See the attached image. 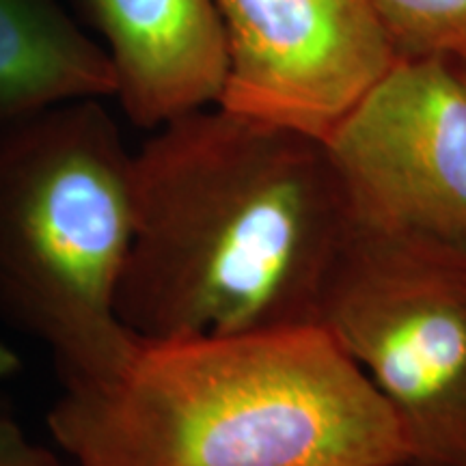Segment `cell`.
I'll use <instances>...</instances> for the list:
<instances>
[{
	"instance_id": "cell-1",
	"label": "cell",
	"mask_w": 466,
	"mask_h": 466,
	"mask_svg": "<svg viewBox=\"0 0 466 466\" xmlns=\"http://www.w3.org/2000/svg\"><path fill=\"white\" fill-rule=\"evenodd\" d=\"M352 217L324 141L220 106L134 154L116 318L137 337L318 324Z\"/></svg>"
},
{
	"instance_id": "cell-2",
	"label": "cell",
	"mask_w": 466,
	"mask_h": 466,
	"mask_svg": "<svg viewBox=\"0 0 466 466\" xmlns=\"http://www.w3.org/2000/svg\"><path fill=\"white\" fill-rule=\"evenodd\" d=\"M48 430L76 466H408L404 432L319 324L137 337L66 380Z\"/></svg>"
},
{
	"instance_id": "cell-3",
	"label": "cell",
	"mask_w": 466,
	"mask_h": 466,
	"mask_svg": "<svg viewBox=\"0 0 466 466\" xmlns=\"http://www.w3.org/2000/svg\"><path fill=\"white\" fill-rule=\"evenodd\" d=\"M134 229V154L102 100L0 119V319L46 343L61 380L134 346L116 289Z\"/></svg>"
},
{
	"instance_id": "cell-4",
	"label": "cell",
	"mask_w": 466,
	"mask_h": 466,
	"mask_svg": "<svg viewBox=\"0 0 466 466\" xmlns=\"http://www.w3.org/2000/svg\"><path fill=\"white\" fill-rule=\"evenodd\" d=\"M318 324L393 410L408 466H466V250L352 220Z\"/></svg>"
},
{
	"instance_id": "cell-5",
	"label": "cell",
	"mask_w": 466,
	"mask_h": 466,
	"mask_svg": "<svg viewBox=\"0 0 466 466\" xmlns=\"http://www.w3.org/2000/svg\"><path fill=\"white\" fill-rule=\"evenodd\" d=\"M354 223L466 250V78L398 58L324 138Z\"/></svg>"
},
{
	"instance_id": "cell-6",
	"label": "cell",
	"mask_w": 466,
	"mask_h": 466,
	"mask_svg": "<svg viewBox=\"0 0 466 466\" xmlns=\"http://www.w3.org/2000/svg\"><path fill=\"white\" fill-rule=\"evenodd\" d=\"M229 72L217 106L324 141L398 61L371 0H217Z\"/></svg>"
},
{
	"instance_id": "cell-7",
	"label": "cell",
	"mask_w": 466,
	"mask_h": 466,
	"mask_svg": "<svg viewBox=\"0 0 466 466\" xmlns=\"http://www.w3.org/2000/svg\"><path fill=\"white\" fill-rule=\"evenodd\" d=\"M115 74V96L145 130L217 106L229 72L217 0H83Z\"/></svg>"
},
{
	"instance_id": "cell-8",
	"label": "cell",
	"mask_w": 466,
	"mask_h": 466,
	"mask_svg": "<svg viewBox=\"0 0 466 466\" xmlns=\"http://www.w3.org/2000/svg\"><path fill=\"white\" fill-rule=\"evenodd\" d=\"M113 96L106 52L61 0H0V119Z\"/></svg>"
},
{
	"instance_id": "cell-9",
	"label": "cell",
	"mask_w": 466,
	"mask_h": 466,
	"mask_svg": "<svg viewBox=\"0 0 466 466\" xmlns=\"http://www.w3.org/2000/svg\"><path fill=\"white\" fill-rule=\"evenodd\" d=\"M400 58L466 66V0H371Z\"/></svg>"
},
{
	"instance_id": "cell-10",
	"label": "cell",
	"mask_w": 466,
	"mask_h": 466,
	"mask_svg": "<svg viewBox=\"0 0 466 466\" xmlns=\"http://www.w3.org/2000/svg\"><path fill=\"white\" fill-rule=\"evenodd\" d=\"M0 466H66L55 451L28 439L25 430L0 412Z\"/></svg>"
},
{
	"instance_id": "cell-11",
	"label": "cell",
	"mask_w": 466,
	"mask_h": 466,
	"mask_svg": "<svg viewBox=\"0 0 466 466\" xmlns=\"http://www.w3.org/2000/svg\"><path fill=\"white\" fill-rule=\"evenodd\" d=\"M22 370V360L15 354V350L0 339V412L7 410L3 401V389L14 380L17 376V371Z\"/></svg>"
},
{
	"instance_id": "cell-12",
	"label": "cell",
	"mask_w": 466,
	"mask_h": 466,
	"mask_svg": "<svg viewBox=\"0 0 466 466\" xmlns=\"http://www.w3.org/2000/svg\"><path fill=\"white\" fill-rule=\"evenodd\" d=\"M456 66H458V63H456ZM460 69H462V74H464V78H466V66H458Z\"/></svg>"
}]
</instances>
